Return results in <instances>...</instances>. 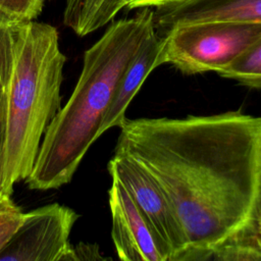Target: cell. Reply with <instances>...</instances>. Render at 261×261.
<instances>
[{
  "mask_svg": "<svg viewBox=\"0 0 261 261\" xmlns=\"http://www.w3.org/2000/svg\"><path fill=\"white\" fill-rule=\"evenodd\" d=\"M162 37L153 29L143 41L117 85L114 97L100 126L99 135L111 127H120L126 120V109L147 76L160 66Z\"/></svg>",
  "mask_w": 261,
  "mask_h": 261,
  "instance_id": "9",
  "label": "cell"
},
{
  "mask_svg": "<svg viewBox=\"0 0 261 261\" xmlns=\"http://www.w3.org/2000/svg\"><path fill=\"white\" fill-rule=\"evenodd\" d=\"M21 22L0 10V91H6L9 84Z\"/></svg>",
  "mask_w": 261,
  "mask_h": 261,
  "instance_id": "13",
  "label": "cell"
},
{
  "mask_svg": "<svg viewBox=\"0 0 261 261\" xmlns=\"http://www.w3.org/2000/svg\"><path fill=\"white\" fill-rule=\"evenodd\" d=\"M111 178L128 193L156 238L168 261H187L188 245L176 212L162 188L128 157L114 153L108 162Z\"/></svg>",
  "mask_w": 261,
  "mask_h": 261,
  "instance_id": "5",
  "label": "cell"
},
{
  "mask_svg": "<svg viewBox=\"0 0 261 261\" xmlns=\"http://www.w3.org/2000/svg\"><path fill=\"white\" fill-rule=\"evenodd\" d=\"M79 217L73 209L57 203L23 213L19 226L0 252V261H63Z\"/></svg>",
  "mask_w": 261,
  "mask_h": 261,
  "instance_id": "6",
  "label": "cell"
},
{
  "mask_svg": "<svg viewBox=\"0 0 261 261\" xmlns=\"http://www.w3.org/2000/svg\"><path fill=\"white\" fill-rule=\"evenodd\" d=\"M112 219L111 238L122 261H168L149 223L127 191L114 178L108 191Z\"/></svg>",
  "mask_w": 261,
  "mask_h": 261,
  "instance_id": "7",
  "label": "cell"
},
{
  "mask_svg": "<svg viewBox=\"0 0 261 261\" xmlns=\"http://www.w3.org/2000/svg\"><path fill=\"white\" fill-rule=\"evenodd\" d=\"M6 91H0V198L7 195L4 190L3 179V161L6 139Z\"/></svg>",
  "mask_w": 261,
  "mask_h": 261,
  "instance_id": "17",
  "label": "cell"
},
{
  "mask_svg": "<svg viewBox=\"0 0 261 261\" xmlns=\"http://www.w3.org/2000/svg\"><path fill=\"white\" fill-rule=\"evenodd\" d=\"M113 21L84 53L83 69L65 106L47 127L30 175L32 190L47 191L68 184L92 144L127 65L155 29L150 7Z\"/></svg>",
  "mask_w": 261,
  "mask_h": 261,
  "instance_id": "2",
  "label": "cell"
},
{
  "mask_svg": "<svg viewBox=\"0 0 261 261\" xmlns=\"http://www.w3.org/2000/svg\"><path fill=\"white\" fill-rule=\"evenodd\" d=\"M126 0H65L63 23L77 36H87L114 19Z\"/></svg>",
  "mask_w": 261,
  "mask_h": 261,
  "instance_id": "10",
  "label": "cell"
},
{
  "mask_svg": "<svg viewBox=\"0 0 261 261\" xmlns=\"http://www.w3.org/2000/svg\"><path fill=\"white\" fill-rule=\"evenodd\" d=\"M216 73L223 77L232 79L244 86L261 89V38L229 65Z\"/></svg>",
  "mask_w": 261,
  "mask_h": 261,
  "instance_id": "11",
  "label": "cell"
},
{
  "mask_svg": "<svg viewBox=\"0 0 261 261\" xmlns=\"http://www.w3.org/2000/svg\"><path fill=\"white\" fill-rule=\"evenodd\" d=\"M23 213L10 196L4 195L0 198V252L19 226Z\"/></svg>",
  "mask_w": 261,
  "mask_h": 261,
  "instance_id": "14",
  "label": "cell"
},
{
  "mask_svg": "<svg viewBox=\"0 0 261 261\" xmlns=\"http://www.w3.org/2000/svg\"><path fill=\"white\" fill-rule=\"evenodd\" d=\"M114 153L146 170L170 200L187 261H228L261 179V117L241 110L128 119Z\"/></svg>",
  "mask_w": 261,
  "mask_h": 261,
  "instance_id": "1",
  "label": "cell"
},
{
  "mask_svg": "<svg viewBox=\"0 0 261 261\" xmlns=\"http://www.w3.org/2000/svg\"><path fill=\"white\" fill-rule=\"evenodd\" d=\"M105 259L109 258L102 256L97 244L79 243L74 247L70 246L68 252L63 258V261H92Z\"/></svg>",
  "mask_w": 261,
  "mask_h": 261,
  "instance_id": "16",
  "label": "cell"
},
{
  "mask_svg": "<svg viewBox=\"0 0 261 261\" xmlns=\"http://www.w3.org/2000/svg\"><path fill=\"white\" fill-rule=\"evenodd\" d=\"M160 65L185 74L223 69L261 38V22L203 21L176 25L163 34Z\"/></svg>",
  "mask_w": 261,
  "mask_h": 261,
  "instance_id": "4",
  "label": "cell"
},
{
  "mask_svg": "<svg viewBox=\"0 0 261 261\" xmlns=\"http://www.w3.org/2000/svg\"><path fill=\"white\" fill-rule=\"evenodd\" d=\"M261 22V0H180L157 8L154 24L158 34L203 21Z\"/></svg>",
  "mask_w": 261,
  "mask_h": 261,
  "instance_id": "8",
  "label": "cell"
},
{
  "mask_svg": "<svg viewBox=\"0 0 261 261\" xmlns=\"http://www.w3.org/2000/svg\"><path fill=\"white\" fill-rule=\"evenodd\" d=\"M180 0H126L125 8L128 10L132 9H140L144 7H150V8H160L167 6L169 4L178 2Z\"/></svg>",
  "mask_w": 261,
  "mask_h": 261,
  "instance_id": "18",
  "label": "cell"
},
{
  "mask_svg": "<svg viewBox=\"0 0 261 261\" xmlns=\"http://www.w3.org/2000/svg\"><path fill=\"white\" fill-rule=\"evenodd\" d=\"M228 261H261V179L254 209Z\"/></svg>",
  "mask_w": 261,
  "mask_h": 261,
  "instance_id": "12",
  "label": "cell"
},
{
  "mask_svg": "<svg viewBox=\"0 0 261 261\" xmlns=\"http://www.w3.org/2000/svg\"><path fill=\"white\" fill-rule=\"evenodd\" d=\"M65 61L53 25L35 19L20 23L6 89L3 179L9 196L14 184L30 175L44 134L61 108Z\"/></svg>",
  "mask_w": 261,
  "mask_h": 261,
  "instance_id": "3",
  "label": "cell"
},
{
  "mask_svg": "<svg viewBox=\"0 0 261 261\" xmlns=\"http://www.w3.org/2000/svg\"><path fill=\"white\" fill-rule=\"evenodd\" d=\"M43 5L44 0H0V10L19 21L37 18Z\"/></svg>",
  "mask_w": 261,
  "mask_h": 261,
  "instance_id": "15",
  "label": "cell"
}]
</instances>
